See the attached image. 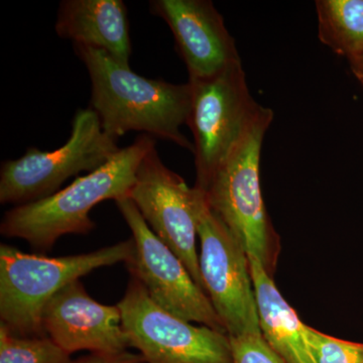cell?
Wrapping results in <instances>:
<instances>
[{
	"instance_id": "obj_1",
	"label": "cell",
	"mask_w": 363,
	"mask_h": 363,
	"mask_svg": "<svg viewBox=\"0 0 363 363\" xmlns=\"http://www.w3.org/2000/svg\"><path fill=\"white\" fill-rule=\"evenodd\" d=\"M73 45L89 73L90 107L107 135L118 140L128 131H142L194 152V145L181 131L187 124L192 101L190 83L145 78L102 50Z\"/></svg>"
},
{
	"instance_id": "obj_2",
	"label": "cell",
	"mask_w": 363,
	"mask_h": 363,
	"mask_svg": "<svg viewBox=\"0 0 363 363\" xmlns=\"http://www.w3.org/2000/svg\"><path fill=\"white\" fill-rule=\"evenodd\" d=\"M154 147L152 136L138 135L96 171L78 177L50 197L11 208L4 214L0 233L26 240L40 252L51 250L66 234L91 233L95 228L91 210L105 200L130 197L138 166Z\"/></svg>"
},
{
	"instance_id": "obj_3",
	"label": "cell",
	"mask_w": 363,
	"mask_h": 363,
	"mask_svg": "<svg viewBox=\"0 0 363 363\" xmlns=\"http://www.w3.org/2000/svg\"><path fill=\"white\" fill-rule=\"evenodd\" d=\"M133 238L82 255L49 257L0 245V324L21 336H45L42 316L57 293L99 267L128 262Z\"/></svg>"
},
{
	"instance_id": "obj_4",
	"label": "cell",
	"mask_w": 363,
	"mask_h": 363,
	"mask_svg": "<svg viewBox=\"0 0 363 363\" xmlns=\"http://www.w3.org/2000/svg\"><path fill=\"white\" fill-rule=\"evenodd\" d=\"M274 119L272 109L264 111L240 145L202 191L208 205L218 214L245 247L274 276L281 240L272 225L262 195L260 156L264 135Z\"/></svg>"
},
{
	"instance_id": "obj_5",
	"label": "cell",
	"mask_w": 363,
	"mask_h": 363,
	"mask_svg": "<svg viewBox=\"0 0 363 363\" xmlns=\"http://www.w3.org/2000/svg\"><path fill=\"white\" fill-rule=\"evenodd\" d=\"M189 83L192 101L187 125L194 136V187L204 191L264 107L250 94L241 62Z\"/></svg>"
},
{
	"instance_id": "obj_6",
	"label": "cell",
	"mask_w": 363,
	"mask_h": 363,
	"mask_svg": "<svg viewBox=\"0 0 363 363\" xmlns=\"http://www.w3.org/2000/svg\"><path fill=\"white\" fill-rule=\"evenodd\" d=\"M119 150L96 112L91 107L79 108L65 145L52 150L28 147L23 157L2 162L0 202L21 206L50 197L70 177L96 171Z\"/></svg>"
},
{
	"instance_id": "obj_7",
	"label": "cell",
	"mask_w": 363,
	"mask_h": 363,
	"mask_svg": "<svg viewBox=\"0 0 363 363\" xmlns=\"http://www.w3.org/2000/svg\"><path fill=\"white\" fill-rule=\"evenodd\" d=\"M198 191L196 221L205 292L228 336L262 334L247 253Z\"/></svg>"
},
{
	"instance_id": "obj_8",
	"label": "cell",
	"mask_w": 363,
	"mask_h": 363,
	"mask_svg": "<svg viewBox=\"0 0 363 363\" xmlns=\"http://www.w3.org/2000/svg\"><path fill=\"white\" fill-rule=\"evenodd\" d=\"M116 305L130 347L145 363H233L228 334L162 309L135 278Z\"/></svg>"
},
{
	"instance_id": "obj_9",
	"label": "cell",
	"mask_w": 363,
	"mask_h": 363,
	"mask_svg": "<svg viewBox=\"0 0 363 363\" xmlns=\"http://www.w3.org/2000/svg\"><path fill=\"white\" fill-rule=\"evenodd\" d=\"M116 203L135 242L133 255L125 262L131 277L162 309L227 334L207 294L196 284L180 257L147 225L133 200L123 197Z\"/></svg>"
},
{
	"instance_id": "obj_10",
	"label": "cell",
	"mask_w": 363,
	"mask_h": 363,
	"mask_svg": "<svg viewBox=\"0 0 363 363\" xmlns=\"http://www.w3.org/2000/svg\"><path fill=\"white\" fill-rule=\"evenodd\" d=\"M198 196L197 188L189 187L181 176L164 166L156 147L143 157L130 192L147 225L180 257L205 292L196 250Z\"/></svg>"
},
{
	"instance_id": "obj_11",
	"label": "cell",
	"mask_w": 363,
	"mask_h": 363,
	"mask_svg": "<svg viewBox=\"0 0 363 363\" xmlns=\"http://www.w3.org/2000/svg\"><path fill=\"white\" fill-rule=\"evenodd\" d=\"M42 324L45 335L70 355L82 350L114 354L130 347L117 305L97 302L79 279L50 300Z\"/></svg>"
},
{
	"instance_id": "obj_12",
	"label": "cell",
	"mask_w": 363,
	"mask_h": 363,
	"mask_svg": "<svg viewBox=\"0 0 363 363\" xmlns=\"http://www.w3.org/2000/svg\"><path fill=\"white\" fill-rule=\"evenodd\" d=\"M150 11L169 26L189 80L211 77L240 63L235 42L210 0H152Z\"/></svg>"
},
{
	"instance_id": "obj_13",
	"label": "cell",
	"mask_w": 363,
	"mask_h": 363,
	"mask_svg": "<svg viewBox=\"0 0 363 363\" xmlns=\"http://www.w3.org/2000/svg\"><path fill=\"white\" fill-rule=\"evenodd\" d=\"M55 30L62 39L102 50L130 67V23L121 0H63Z\"/></svg>"
},
{
	"instance_id": "obj_14",
	"label": "cell",
	"mask_w": 363,
	"mask_h": 363,
	"mask_svg": "<svg viewBox=\"0 0 363 363\" xmlns=\"http://www.w3.org/2000/svg\"><path fill=\"white\" fill-rule=\"evenodd\" d=\"M248 260L262 336L286 363H315L307 325L286 302L259 260L252 255H248Z\"/></svg>"
},
{
	"instance_id": "obj_15",
	"label": "cell",
	"mask_w": 363,
	"mask_h": 363,
	"mask_svg": "<svg viewBox=\"0 0 363 363\" xmlns=\"http://www.w3.org/2000/svg\"><path fill=\"white\" fill-rule=\"evenodd\" d=\"M318 37L350 59L363 51V0H318Z\"/></svg>"
},
{
	"instance_id": "obj_16",
	"label": "cell",
	"mask_w": 363,
	"mask_h": 363,
	"mask_svg": "<svg viewBox=\"0 0 363 363\" xmlns=\"http://www.w3.org/2000/svg\"><path fill=\"white\" fill-rule=\"evenodd\" d=\"M49 336H21L0 324V363H71Z\"/></svg>"
},
{
	"instance_id": "obj_17",
	"label": "cell",
	"mask_w": 363,
	"mask_h": 363,
	"mask_svg": "<svg viewBox=\"0 0 363 363\" xmlns=\"http://www.w3.org/2000/svg\"><path fill=\"white\" fill-rule=\"evenodd\" d=\"M307 336L315 363H363V343L333 337L308 325Z\"/></svg>"
},
{
	"instance_id": "obj_18",
	"label": "cell",
	"mask_w": 363,
	"mask_h": 363,
	"mask_svg": "<svg viewBox=\"0 0 363 363\" xmlns=\"http://www.w3.org/2000/svg\"><path fill=\"white\" fill-rule=\"evenodd\" d=\"M233 363H286L262 334L228 336Z\"/></svg>"
},
{
	"instance_id": "obj_19",
	"label": "cell",
	"mask_w": 363,
	"mask_h": 363,
	"mask_svg": "<svg viewBox=\"0 0 363 363\" xmlns=\"http://www.w3.org/2000/svg\"><path fill=\"white\" fill-rule=\"evenodd\" d=\"M71 363H145L140 354L125 352L105 354V353H89L85 357L73 360Z\"/></svg>"
},
{
	"instance_id": "obj_20",
	"label": "cell",
	"mask_w": 363,
	"mask_h": 363,
	"mask_svg": "<svg viewBox=\"0 0 363 363\" xmlns=\"http://www.w3.org/2000/svg\"><path fill=\"white\" fill-rule=\"evenodd\" d=\"M353 75L363 84V51L348 59Z\"/></svg>"
}]
</instances>
